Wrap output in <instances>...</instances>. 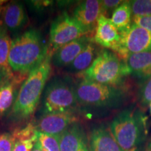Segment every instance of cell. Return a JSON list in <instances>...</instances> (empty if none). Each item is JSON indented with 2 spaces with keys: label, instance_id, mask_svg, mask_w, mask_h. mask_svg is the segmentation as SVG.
Returning <instances> with one entry per match:
<instances>
[{
  "label": "cell",
  "instance_id": "19",
  "mask_svg": "<svg viewBox=\"0 0 151 151\" xmlns=\"http://www.w3.org/2000/svg\"><path fill=\"white\" fill-rule=\"evenodd\" d=\"M12 40L9 37L7 29L0 22V69L13 76L12 69L9 65V55Z\"/></svg>",
  "mask_w": 151,
  "mask_h": 151
},
{
  "label": "cell",
  "instance_id": "16",
  "mask_svg": "<svg viewBox=\"0 0 151 151\" xmlns=\"http://www.w3.org/2000/svg\"><path fill=\"white\" fill-rule=\"evenodd\" d=\"M90 151H124L119 146L111 131L104 126H98L90 135Z\"/></svg>",
  "mask_w": 151,
  "mask_h": 151
},
{
  "label": "cell",
  "instance_id": "33",
  "mask_svg": "<svg viewBox=\"0 0 151 151\" xmlns=\"http://www.w3.org/2000/svg\"><path fill=\"white\" fill-rule=\"evenodd\" d=\"M29 151H32V150H29Z\"/></svg>",
  "mask_w": 151,
  "mask_h": 151
},
{
  "label": "cell",
  "instance_id": "12",
  "mask_svg": "<svg viewBox=\"0 0 151 151\" xmlns=\"http://www.w3.org/2000/svg\"><path fill=\"white\" fill-rule=\"evenodd\" d=\"M90 41L89 38L83 36L61 46L55 51L52 57V64L58 67L69 66Z\"/></svg>",
  "mask_w": 151,
  "mask_h": 151
},
{
  "label": "cell",
  "instance_id": "30",
  "mask_svg": "<svg viewBox=\"0 0 151 151\" xmlns=\"http://www.w3.org/2000/svg\"><path fill=\"white\" fill-rule=\"evenodd\" d=\"M32 151H41V146L40 145H39V143L37 142V141H36L35 145H34V147H33V149Z\"/></svg>",
  "mask_w": 151,
  "mask_h": 151
},
{
  "label": "cell",
  "instance_id": "17",
  "mask_svg": "<svg viewBox=\"0 0 151 151\" xmlns=\"http://www.w3.org/2000/svg\"><path fill=\"white\" fill-rule=\"evenodd\" d=\"M96 47L91 41L86 48L70 65L68 66V70L73 73L84 72L89 68L95 60Z\"/></svg>",
  "mask_w": 151,
  "mask_h": 151
},
{
  "label": "cell",
  "instance_id": "22",
  "mask_svg": "<svg viewBox=\"0 0 151 151\" xmlns=\"http://www.w3.org/2000/svg\"><path fill=\"white\" fill-rule=\"evenodd\" d=\"M37 133L35 124L29 123L22 129L15 130L12 134L16 141L32 140L36 142L37 141Z\"/></svg>",
  "mask_w": 151,
  "mask_h": 151
},
{
  "label": "cell",
  "instance_id": "15",
  "mask_svg": "<svg viewBox=\"0 0 151 151\" xmlns=\"http://www.w3.org/2000/svg\"><path fill=\"white\" fill-rule=\"evenodd\" d=\"M2 19L5 27L13 32L22 29L28 21L24 6L18 1H12L4 7Z\"/></svg>",
  "mask_w": 151,
  "mask_h": 151
},
{
  "label": "cell",
  "instance_id": "20",
  "mask_svg": "<svg viewBox=\"0 0 151 151\" xmlns=\"http://www.w3.org/2000/svg\"><path fill=\"white\" fill-rule=\"evenodd\" d=\"M15 99L14 85L11 81L0 86V115H2L14 105Z\"/></svg>",
  "mask_w": 151,
  "mask_h": 151
},
{
  "label": "cell",
  "instance_id": "29",
  "mask_svg": "<svg viewBox=\"0 0 151 151\" xmlns=\"http://www.w3.org/2000/svg\"><path fill=\"white\" fill-rule=\"evenodd\" d=\"M13 78V76H11L8 73H6L4 71L0 69V86H2L5 83L10 81L11 79Z\"/></svg>",
  "mask_w": 151,
  "mask_h": 151
},
{
  "label": "cell",
  "instance_id": "2",
  "mask_svg": "<svg viewBox=\"0 0 151 151\" xmlns=\"http://www.w3.org/2000/svg\"><path fill=\"white\" fill-rule=\"evenodd\" d=\"M51 71V55L48 53L43 63L29 73L22 84L13 105L14 115L19 118H27L35 111L43 90Z\"/></svg>",
  "mask_w": 151,
  "mask_h": 151
},
{
  "label": "cell",
  "instance_id": "10",
  "mask_svg": "<svg viewBox=\"0 0 151 151\" xmlns=\"http://www.w3.org/2000/svg\"><path fill=\"white\" fill-rule=\"evenodd\" d=\"M94 42L118 53L121 47V35L111 19L101 16L98 20L94 37Z\"/></svg>",
  "mask_w": 151,
  "mask_h": 151
},
{
  "label": "cell",
  "instance_id": "4",
  "mask_svg": "<svg viewBox=\"0 0 151 151\" xmlns=\"http://www.w3.org/2000/svg\"><path fill=\"white\" fill-rule=\"evenodd\" d=\"M78 103L87 106L118 108L127 99L124 90L116 86L83 79L75 87Z\"/></svg>",
  "mask_w": 151,
  "mask_h": 151
},
{
  "label": "cell",
  "instance_id": "32",
  "mask_svg": "<svg viewBox=\"0 0 151 151\" xmlns=\"http://www.w3.org/2000/svg\"><path fill=\"white\" fill-rule=\"evenodd\" d=\"M150 112H151V103H150Z\"/></svg>",
  "mask_w": 151,
  "mask_h": 151
},
{
  "label": "cell",
  "instance_id": "1",
  "mask_svg": "<svg viewBox=\"0 0 151 151\" xmlns=\"http://www.w3.org/2000/svg\"><path fill=\"white\" fill-rule=\"evenodd\" d=\"M48 55L40 32L31 29L12 40L9 65L15 72L29 73L43 63Z\"/></svg>",
  "mask_w": 151,
  "mask_h": 151
},
{
  "label": "cell",
  "instance_id": "21",
  "mask_svg": "<svg viewBox=\"0 0 151 151\" xmlns=\"http://www.w3.org/2000/svg\"><path fill=\"white\" fill-rule=\"evenodd\" d=\"M60 136L50 135L47 134L37 133V142L41 148L48 151L60 150Z\"/></svg>",
  "mask_w": 151,
  "mask_h": 151
},
{
  "label": "cell",
  "instance_id": "3",
  "mask_svg": "<svg viewBox=\"0 0 151 151\" xmlns=\"http://www.w3.org/2000/svg\"><path fill=\"white\" fill-rule=\"evenodd\" d=\"M110 131L124 151H135L146 139L144 116L139 109L130 106L113 119Z\"/></svg>",
  "mask_w": 151,
  "mask_h": 151
},
{
  "label": "cell",
  "instance_id": "13",
  "mask_svg": "<svg viewBox=\"0 0 151 151\" xmlns=\"http://www.w3.org/2000/svg\"><path fill=\"white\" fill-rule=\"evenodd\" d=\"M60 150L90 151L86 134L80 124H72L60 135Z\"/></svg>",
  "mask_w": 151,
  "mask_h": 151
},
{
  "label": "cell",
  "instance_id": "27",
  "mask_svg": "<svg viewBox=\"0 0 151 151\" xmlns=\"http://www.w3.org/2000/svg\"><path fill=\"white\" fill-rule=\"evenodd\" d=\"M134 23L144 28L151 33V16H133Z\"/></svg>",
  "mask_w": 151,
  "mask_h": 151
},
{
  "label": "cell",
  "instance_id": "18",
  "mask_svg": "<svg viewBox=\"0 0 151 151\" xmlns=\"http://www.w3.org/2000/svg\"><path fill=\"white\" fill-rule=\"evenodd\" d=\"M132 7L130 1H122L115 9L111 16V21L120 33L127 30L132 24Z\"/></svg>",
  "mask_w": 151,
  "mask_h": 151
},
{
  "label": "cell",
  "instance_id": "9",
  "mask_svg": "<svg viewBox=\"0 0 151 151\" xmlns=\"http://www.w3.org/2000/svg\"><path fill=\"white\" fill-rule=\"evenodd\" d=\"M77 116L73 111L43 114L35 124L38 132L60 136L72 124L76 123Z\"/></svg>",
  "mask_w": 151,
  "mask_h": 151
},
{
  "label": "cell",
  "instance_id": "28",
  "mask_svg": "<svg viewBox=\"0 0 151 151\" xmlns=\"http://www.w3.org/2000/svg\"><path fill=\"white\" fill-rule=\"evenodd\" d=\"M35 142L32 140L16 141L13 151H29L32 150Z\"/></svg>",
  "mask_w": 151,
  "mask_h": 151
},
{
  "label": "cell",
  "instance_id": "26",
  "mask_svg": "<svg viewBox=\"0 0 151 151\" xmlns=\"http://www.w3.org/2000/svg\"><path fill=\"white\" fill-rule=\"evenodd\" d=\"M101 13L102 16L108 14L111 11H114L117 7H118L122 3L120 0H104L101 1Z\"/></svg>",
  "mask_w": 151,
  "mask_h": 151
},
{
  "label": "cell",
  "instance_id": "11",
  "mask_svg": "<svg viewBox=\"0 0 151 151\" xmlns=\"http://www.w3.org/2000/svg\"><path fill=\"white\" fill-rule=\"evenodd\" d=\"M101 1L86 0L79 4L73 12V18L81 24L87 33L96 29L101 13Z\"/></svg>",
  "mask_w": 151,
  "mask_h": 151
},
{
  "label": "cell",
  "instance_id": "6",
  "mask_svg": "<svg viewBox=\"0 0 151 151\" xmlns=\"http://www.w3.org/2000/svg\"><path fill=\"white\" fill-rule=\"evenodd\" d=\"M78 104L75 87L65 78H55L45 90L43 114L72 111Z\"/></svg>",
  "mask_w": 151,
  "mask_h": 151
},
{
  "label": "cell",
  "instance_id": "25",
  "mask_svg": "<svg viewBox=\"0 0 151 151\" xmlns=\"http://www.w3.org/2000/svg\"><path fill=\"white\" fill-rule=\"evenodd\" d=\"M16 139L13 134L9 133L0 134V151L14 150Z\"/></svg>",
  "mask_w": 151,
  "mask_h": 151
},
{
  "label": "cell",
  "instance_id": "31",
  "mask_svg": "<svg viewBox=\"0 0 151 151\" xmlns=\"http://www.w3.org/2000/svg\"><path fill=\"white\" fill-rule=\"evenodd\" d=\"M4 2H5V1H0V11H1V9H3L2 5Z\"/></svg>",
  "mask_w": 151,
  "mask_h": 151
},
{
  "label": "cell",
  "instance_id": "24",
  "mask_svg": "<svg viewBox=\"0 0 151 151\" xmlns=\"http://www.w3.org/2000/svg\"><path fill=\"white\" fill-rule=\"evenodd\" d=\"M139 100L141 105L143 107L151 103V77L142 83L139 90Z\"/></svg>",
  "mask_w": 151,
  "mask_h": 151
},
{
  "label": "cell",
  "instance_id": "5",
  "mask_svg": "<svg viewBox=\"0 0 151 151\" xmlns=\"http://www.w3.org/2000/svg\"><path fill=\"white\" fill-rule=\"evenodd\" d=\"M83 75L86 80L116 86L121 83L124 77L129 73L124 60L118 54L103 50Z\"/></svg>",
  "mask_w": 151,
  "mask_h": 151
},
{
  "label": "cell",
  "instance_id": "7",
  "mask_svg": "<svg viewBox=\"0 0 151 151\" xmlns=\"http://www.w3.org/2000/svg\"><path fill=\"white\" fill-rule=\"evenodd\" d=\"M87 34L73 16L67 12L60 15L52 22L50 29V42L54 51L60 47Z\"/></svg>",
  "mask_w": 151,
  "mask_h": 151
},
{
  "label": "cell",
  "instance_id": "14",
  "mask_svg": "<svg viewBox=\"0 0 151 151\" xmlns=\"http://www.w3.org/2000/svg\"><path fill=\"white\" fill-rule=\"evenodd\" d=\"M124 62L129 75L142 83L151 77V52L129 54Z\"/></svg>",
  "mask_w": 151,
  "mask_h": 151
},
{
  "label": "cell",
  "instance_id": "23",
  "mask_svg": "<svg viewBox=\"0 0 151 151\" xmlns=\"http://www.w3.org/2000/svg\"><path fill=\"white\" fill-rule=\"evenodd\" d=\"M130 2L134 16H151V0H133Z\"/></svg>",
  "mask_w": 151,
  "mask_h": 151
},
{
  "label": "cell",
  "instance_id": "8",
  "mask_svg": "<svg viewBox=\"0 0 151 151\" xmlns=\"http://www.w3.org/2000/svg\"><path fill=\"white\" fill-rule=\"evenodd\" d=\"M120 35L121 47L118 55L122 60H125L129 54L151 52V33L144 28L132 23Z\"/></svg>",
  "mask_w": 151,
  "mask_h": 151
}]
</instances>
